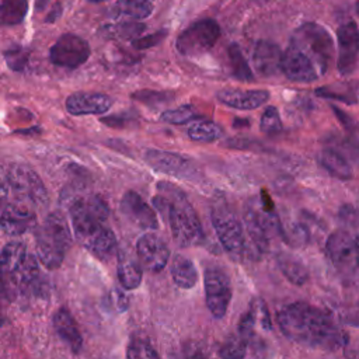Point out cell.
<instances>
[{"label": "cell", "mask_w": 359, "mask_h": 359, "mask_svg": "<svg viewBox=\"0 0 359 359\" xmlns=\"http://www.w3.org/2000/svg\"><path fill=\"white\" fill-rule=\"evenodd\" d=\"M48 1H49V0H36V4H35V6H36V10H42V8L48 4Z\"/></svg>", "instance_id": "cell-44"}, {"label": "cell", "mask_w": 359, "mask_h": 359, "mask_svg": "<svg viewBox=\"0 0 359 359\" xmlns=\"http://www.w3.org/2000/svg\"><path fill=\"white\" fill-rule=\"evenodd\" d=\"M171 276L175 285L181 289H191L198 283L196 266L189 258L184 255H177L172 259Z\"/></svg>", "instance_id": "cell-24"}, {"label": "cell", "mask_w": 359, "mask_h": 359, "mask_svg": "<svg viewBox=\"0 0 359 359\" xmlns=\"http://www.w3.org/2000/svg\"><path fill=\"white\" fill-rule=\"evenodd\" d=\"M280 70L289 80L297 83H311L321 76L311 57L292 42L283 52Z\"/></svg>", "instance_id": "cell-13"}, {"label": "cell", "mask_w": 359, "mask_h": 359, "mask_svg": "<svg viewBox=\"0 0 359 359\" xmlns=\"http://www.w3.org/2000/svg\"><path fill=\"white\" fill-rule=\"evenodd\" d=\"M27 248L21 241H10L1 250L3 276L14 275L27 259Z\"/></svg>", "instance_id": "cell-25"}, {"label": "cell", "mask_w": 359, "mask_h": 359, "mask_svg": "<svg viewBox=\"0 0 359 359\" xmlns=\"http://www.w3.org/2000/svg\"><path fill=\"white\" fill-rule=\"evenodd\" d=\"M259 128L266 135H275L282 130V121H280L279 112L275 107H268L264 111V114L261 116Z\"/></svg>", "instance_id": "cell-35"}, {"label": "cell", "mask_w": 359, "mask_h": 359, "mask_svg": "<svg viewBox=\"0 0 359 359\" xmlns=\"http://www.w3.org/2000/svg\"><path fill=\"white\" fill-rule=\"evenodd\" d=\"M77 241L100 259H108L116 250L114 231L105 226L109 209L97 195L72 196L67 205Z\"/></svg>", "instance_id": "cell-2"}, {"label": "cell", "mask_w": 359, "mask_h": 359, "mask_svg": "<svg viewBox=\"0 0 359 359\" xmlns=\"http://www.w3.org/2000/svg\"><path fill=\"white\" fill-rule=\"evenodd\" d=\"M165 187V194L153 198V208L168 223L172 238L178 245H199L203 241L205 234L195 209L181 189L178 191L172 187V191H168V185Z\"/></svg>", "instance_id": "cell-3"}, {"label": "cell", "mask_w": 359, "mask_h": 359, "mask_svg": "<svg viewBox=\"0 0 359 359\" xmlns=\"http://www.w3.org/2000/svg\"><path fill=\"white\" fill-rule=\"evenodd\" d=\"M90 3H101V1H105V0H88Z\"/></svg>", "instance_id": "cell-45"}, {"label": "cell", "mask_w": 359, "mask_h": 359, "mask_svg": "<svg viewBox=\"0 0 359 359\" xmlns=\"http://www.w3.org/2000/svg\"><path fill=\"white\" fill-rule=\"evenodd\" d=\"M112 98L102 93L79 91L66 98V109L72 115H100L112 107Z\"/></svg>", "instance_id": "cell-19"}, {"label": "cell", "mask_w": 359, "mask_h": 359, "mask_svg": "<svg viewBox=\"0 0 359 359\" xmlns=\"http://www.w3.org/2000/svg\"><path fill=\"white\" fill-rule=\"evenodd\" d=\"M282 56H283V52L276 43L262 39V41H258L254 48L252 60L257 72L261 76L269 77L276 74L280 70Z\"/></svg>", "instance_id": "cell-20"}, {"label": "cell", "mask_w": 359, "mask_h": 359, "mask_svg": "<svg viewBox=\"0 0 359 359\" xmlns=\"http://www.w3.org/2000/svg\"><path fill=\"white\" fill-rule=\"evenodd\" d=\"M327 252L334 268L345 279L359 278V243L346 231L338 230L327 240Z\"/></svg>", "instance_id": "cell-8"}, {"label": "cell", "mask_w": 359, "mask_h": 359, "mask_svg": "<svg viewBox=\"0 0 359 359\" xmlns=\"http://www.w3.org/2000/svg\"><path fill=\"white\" fill-rule=\"evenodd\" d=\"M13 196L20 203L29 202L43 205L48 202V194L38 174L27 165L11 164L3 177V198Z\"/></svg>", "instance_id": "cell-5"}, {"label": "cell", "mask_w": 359, "mask_h": 359, "mask_svg": "<svg viewBox=\"0 0 359 359\" xmlns=\"http://www.w3.org/2000/svg\"><path fill=\"white\" fill-rule=\"evenodd\" d=\"M90 45L86 39L74 34H63L52 45L49 57L59 67L76 69L90 57Z\"/></svg>", "instance_id": "cell-12"}, {"label": "cell", "mask_w": 359, "mask_h": 359, "mask_svg": "<svg viewBox=\"0 0 359 359\" xmlns=\"http://www.w3.org/2000/svg\"><path fill=\"white\" fill-rule=\"evenodd\" d=\"M338 39V70L341 74H351L359 59V28L353 21L342 24L337 31Z\"/></svg>", "instance_id": "cell-14"}, {"label": "cell", "mask_w": 359, "mask_h": 359, "mask_svg": "<svg viewBox=\"0 0 359 359\" xmlns=\"http://www.w3.org/2000/svg\"><path fill=\"white\" fill-rule=\"evenodd\" d=\"M318 161L323 165V168L328 171L332 177L342 181H348L352 178L351 164L348 163L345 156L338 150L324 149L318 156Z\"/></svg>", "instance_id": "cell-23"}, {"label": "cell", "mask_w": 359, "mask_h": 359, "mask_svg": "<svg viewBox=\"0 0 359 359\" xmlns=\"http://www.w3.org/2000/svg\"><path fill=\"white\" fill-rule=\"evenodd\" d=\"M4 59L7 62V66L11 70L21 72L25 67L27 62H28V50L21 48V46L10 48L4 52Z\"/></svg>", "instance_id": "cell-37"}, {"label": "cell", "mask_w": 359, "mask_h": 359, "mask_svg": "<svg viewBox=\"0 0 359 359\" xmlns=\"http://www.w3.org/2000/svg\"><path fill=\"white\" fill-rule=\"evenodd\" d=\"M136 254L142 265L150 272H161L170 258L167 243L154 233H144L136 243Z\"/></svg>", "instance_id": "cell-15"}, {"label": "cell", "mask_w": 359, "mask_h": 359, "mask_svg": "<svg viewBox=\"0 0 359 359\" xmlns=\"http://www.w3.org/2000/svg\"><path fill=\"white\" fill-rule=\"evenodd\" d=\"M212 224L223 248L236 258L245 251L244 230L237 216L224 205L216 206L212 210Z\"/></svg>", "instance_id": "cell-10"}, {"label": "cell", "mask_w": 359, "mask_h": 359, "mask_svg": "<svg viewBox=\"0 0 359 359\" xmlns=\"http://www.w3.org/2000/svg\"><path fill=\"white\" fill-rule=\"evenodd\" d=\"M144 160L153 170L163 174L191 178L195 172L194 163L178 153L149 149L144 153Z\"/></svg>", "instance_id": "cell-16"}, {"label": "cell", "mask_w": 359, "mask_h": 359, "mask_svg": "<svg viewBox=\"0 0 359 359\" xmlns=\"http://www.w3.org/2000/svg\"><path fill=\"white\" fill-rule=\"evenodd\" d=\"M342 144H344V150L348 153V156H351V158L359 164V143L348 140V142H342Z\"/></svg>", "instance_id": "cell-42"}, {"label": "cell", "mask_w": 359, "mask_h": 359, "mask_svg": "<svg viewBox=\"0 0 359 359\" xmlns=\"http://www.w3.org/2000/svg\"><path fill=\"white\" fill-rule=\"evenodd\" d=\"M116 273H118V280L125 290H133L139 287V285L142 283V276H143L142 268L135 259L129 257L119 258Z\"/></svg>", "instance_id": "cell-26"}, {"label": "cell", "mask_w": 359, "mask_h": 359, "mask_svg": "<svg viewBox=\"0 0 359 359\" xmlns=\"http://www.w3.org/2000/svg\"><path fill=\"white\" fill-rule=\"evenodd\" d=\"M278 324L287 339L309 349L335 352L348 341L330 314L303 302L280 309Z\"/></svg>", "instance_id": "cell-1"}, {"label": "cell", "mask_w": 359, "mask_h": 359, "mask_svg": "<svg viewBox=\"0 0 359 359\" xmlns=\"http://www.w3.org/2000/svg\"><path fill=\"white\" fill-rule=\"evenodd\" d=\"M126 356L130 359H149V358H158L157 351L153 348L150 344L149 338L144 335H133L128 349H126Z\"/></svg>", "instance_id": "cell-32"}, {"label": "cell", "mask_w": 359, "mask_h": 359, "mask_svg": "<svg viewBox=\"0 0 359 359\" xmlns=\"http://www.w3.org/2000/svg\"><path fill=\"white\" fill-rule=\"evenodd\" d=\"M248 342L240 337L238 334L229 341L224 342V345L219 351V356L222 358H243L245 356Z\"/></svg>", "instance_id": "cell-36"}, {"label": "cell", "mask_w": 359, "mask_h": 359, "mask_svg": "<svg viewBox=\"0 0 359 359\" xmlns=\"http://www.w3.org/2000/svg\"><path fill=\"white\" fill-rule=\"evenodd\" d=\"M290 42L311 57L321 76L327 73L334 56V42L324 27L316 22H306L296 29Z\"/></svg>", "instance_id": "cell-6"}, {"label": "cell", "mask_w": 359, "mask_h": 359, "mask_svg": "<svg viewBox=\"0 0 359 359\" xmlns=\"http://www.w3.org/2000/svg\"><path fill=\"white\" fill-rule=\"evenodd\" d=\"M317 94L325 98H331V100H337V101H342L346 104H353L356 102V95L355 91L346 86L342 84L338 88L334 86H328V87H321L317 90Z\"/></svg>", "instance_id": "cell-34"}, {"label": "cell", "mask_w": 359, "mask_h": 359, "mask_svg": "<svg viewBox=\"0 0 359 359\" xmlns=\"http://www.w3.org/2000/svg\"><path fill=\"white\" fill-rule=\"evenodd\" d=\"M247 233L259 251H266L273 234H282V223L272 210L271 199L248 202L244 208Z\"/></svg>", "instance_id": "cell-7"}, {"label": "cell", "mask_w": 359, "mask_h": 359, "mask_svg": "<svg viewBox=\"0 0 359 359\" xmlns=\"http://www.w3.org/2000/svg\"><path fill=\"white\" fill-rule=\"evenodd\" d=\"M53 327L59 338L72 349V352L79 353L83 346V338L73 316L67 309L62 307L53 314Z\"/></svg>", "instance_id": "cell-22"}, {"label": "cell", "mask_w": 359, "mask_h": 359, "mask_svg": "<svg viewBox=\"0 0 359 359\" xmlns=\"http://www.w3.org/2000/svg\"><path fill=\"white\" fill-rule=\"evenodd\" d=\"M206 306L213 318L226 316L231 300V282L229 273L219 265L208 266L203 275Z\"/></svg>", "instance_id": "cell-11"}, {"label": "cell", "mask_w": 359, "mask_h": 359, "mask_svg": "<svg viewBox=\"0 0 359 359\" xmlns=\"http://www.w3.org/2000/svg\"><path fill=\"white\" fill-rule=\"evenodd\" d=\"M279 269L282 273L294 285H303L309 279V272L306 266L296 259L292 255L287 254H280L276 259Z\"/></svg>", "instance_id": "cell-29"}, {"label": "cell", "mask_w": 359, "mask_h": 359, "mask_svg": "<svg viewBox=\"0 0 359 359\" xmlns=\"http://www.w3.org/2000/svg\"><path fill=\"white\" fill-rule=\"evenodd\" d=\"M219 36V24L212 18H203L191 24L178 35L175 48L184 56H199L212 49Z\"/></svg>", "instance_id": "cell-9"}, {"label": "cell", "mask_w": 359, "mask_h": 359, "mask_svg": "<svg viewBox=\"0 0 359 359\" xmlns=\"http://www.w3.org/2000/svg\"><path fill=\"white\" fill-rule=\"evenodd\" d=\"M196 118H199V114L192 105H181L161 114V121L171 125H185L195 121Z\"/></svg>", "instance_id": "cell-33"}, {"label": "cell", "mask_w": 359, "mask_h": 359, "mask_svg": "<svg viewBox=\"0 0 359 359\" xmlns=\"http://www.w3.org/2000/svg\"><path fill=\"white\" fill-rule=\"evenodd\" d=\"M227 53H229V60H230V66L234 77L241 81H251L254 79V74L240 46L237 43H231L227 49Z\"/></svg>", "instance_id": "cell-31"}, {"label": "cell", "mask_w": 359, "mask_h": 359, "mask_svg": "<svg viewBox=\"0 0 359 359\" xmlns=\"http://www.w3.org/2000/svg\"><path fill=\"white\" fill-rule=\"evenodd\" d=\"M356 13H358V17H359V0L356 1Z\"/></svg>", "instance_id": "cell-46"}, {"label": "cell", "mask_w": 359, "mask_h": 359, "mask_svg": "<svg viewBox=\"0 0 359 359\" xmlns=\"http://www.w3.org/2000/svg\"><path fill=\"white\" fill-rule=\"evenodd\" d=\"M28 11L27 0H3L0 6V20L3 25H17L22 22Z\"/></svg>", "instance_id": "cell-30"}, {"label": "cell", "mask_w": 359, "mask_h": 359, "mask_svg": "<svg viewBox=\"0 0 359 359\" xmlns=\"http://www.w3.org/2000/svg\"><path fill=\"white\" fill-rule=\"evenodd\" d=\"M116 15H128L133 20H144L153 13L150 0H118L112 8Z\"/></svg>", "instance_id": "cell-28"}, {"label": "cell", "mask_w": 359, "mask_h": 359, "mask_svg": "<svg viewBox=\"0 0 359 359\" xmlns=\"http://www.w3.org/2000/svg\"><path fill=\"white\" fill-rule=\"evenodd\" d=\"M224 135L223 128L208 119H201L194 122L188 129V136L194 142H202V143H210L217 139H220Z\"/></svg>", "instance_id": "cell-27"}, {"label": "cell", "mask_w": 359, "mask_h": 359, "mask_svg": "<svg viewBox=\"0 0 359 359\" xmlns=\"http://www.w3.org/2000/svg\"><path fill=\"white\" fill-rule=\"evenodd\" d=\"M1 230L8 236H21L35 226V213L20 202H10L3 208Z\"/></svg>", "instance_id": "cell-18"}, {"label": "cell", "mask_w": 359, "mask_h": 359, "mask_svg": "<svg viewBox=\"0 0 359 359\" xmlns=\"http://www.w3.org/2000/svg\"><path fill=\"white\" fill-rule=\"evenodd\" d=\"M70 243V230L60 212H50L35 231L36 257L48 269H56L62 265Z\"/></svg>", "instance_id": "cell-4"}, {"label": "cell", "mask_w": 359, "mask_h": 359, "mask_svg": "<svg viewBox=\"0 0 359 359\" xmlns=\"http://www.w3.org/2000/svg\"><path fill=\"white\" fill-rule=\"evenodd\" d=\"M60 14H62V6H60V3H56V4L52 7V10L49 11V14L46 15L45 21H46V22H53V21H56V20L60 17Z\"/></svg>", "instance_id": "cell-43"}, {"label": "cell", "mask_w": 359, "mask_h": 359, "mask_svg": "<svg viewBox=\"0 0 359 359\" xmlns=\"http://www.w3.org/2000/svg\"><path fill=\"white\" fill-rule=\"evenodd\" d=\"M165 94L164 93H157V91H150V90H142L136 94H133V98L139 100L140 102H165Z\"/></svg>", "instance_id": "cell-40"}, {"label": "cell", "mask_w": 359, "mask_h": 359, "mask_svg": "<svg viewBox=\"0 0 359 359\" xmlns=\"http://www.w3.org/2000/svg\"><path fill=\"white\" fill-rule=\"evenodd\" d=\"M165 36H167V29H160L150 35L135 39L132 42V45L135 49H147V48H151V46H156L157 43H160Z\"/></svg>", "instance_id": "cell-38"}, {"label": "cell", "mask_w": 359, "mask_h": 359, "mask_svg": "<svg viewBox=\"0 0 359 359\" xmlns=\"http://www.w3.org/2000/svg\"><path fill=\"white\" fill-rule=\"evenodd\" d=\"M332 111L335 112V116L339 119L341 125H342L346 130H349V132H356V130L359 129L356 121H355L352 116H349L348 114H345L342 109H339V108H337V107L332 105Z\"/></svg>", "instance_id": "cell-41"}, {"label": "cell", "mask_w": 359, "mask_h": 359, "mask_svg": "<svg viewBox=\"0 0 359 359\" xmlns=\"http://www.w3.org/2000/svg\"><path fill=\"white\" fill-rule=\"evenodd\" d=\"M269 98L266 90H220L217 93V100L236 109H255L264 105Z\"/></svg>", "instance_id": "cell-21"}, {"label": "cell", "mask_w": 359, "mask_h": 359, "mask_svg": "<svg viewBox=\"0 0 359 359\" xmlns=\"http://www.w3.org/2000/svg\"><path fill=\"white\" fill-rule=\"evenodd\" d=\"M119 209L121 213L139 229L156 230L158 227L156 212L135 191H128L123 194L119 203Z\"/></svg>", "instance_id": "cell-17"}, {"label": "cell", "mask_w": 359, "mask_h": 359, "mask_svg": "<svg viewBox=\"0 0 359 359\" xmlns=\"http://www.w3.org/2000/svg\"><path fill=\"white\" fill-rule=\"evenodd\" d=\"M144 28L146 27L143 24H139V22H123V24H119L116 27H112L111 31H115L119 36L132 38V36H136L140 32H143Z\"/></svg>", "instance_id": "cell-39"}]
</instances>
